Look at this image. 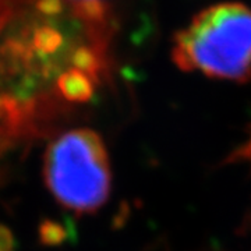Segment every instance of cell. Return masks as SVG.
<instances>
[{"mask_svg":"<svg viewBox=\"0 0 251 251\" xmlns=\"http://www.w3.org/2000/svg\"><path fill=\"white\" fill-rule=\"evenodd\" d=\"M16 242L9 227L0 225V251H14Z\"/></svg>","mask_w":251,"mask_h":251,"instance_id":"obj_5","label":"cell"},{"mask_svg":"<svg viewBox=\"0 0 251 251\" xmlns=\"http://www.w3.org/2000/svg\"><path fill=\"white\" fill-rule=\"evenodd\" d=\"M249 159H251V141L249 143V145H247V148H246V153H244Z\"/></svg>","mask_w":251,"mask_h":251,"instance_id":"obj_6","label":"cell"},{"mask_svg":"<svg viewBox=\"0 0 251 251\" xmlns=\"http://www.w3.org/2000/svg\"><path fill=\"white\" fill-rule=\"evenodd\" d=\"M172 59L209 78L251 80V9L226 1L201 10L175 35Z\"/></svg>","mask_w":251,"mask_h":251,"instance_id":"obj_2","label":"cell"},{"mask_svg":"<svg viewBox=\"0 0 251 251\" xmlns=\"http://www.w3.org/2000/svg\"><path fill=\"white\" fill-rule=\"evenodd\" d=\"M110 6L0 0V161L56 131L108 72Z\"/></svg>","mask_w":251,"mask_h":251,"instance_id":"obj_1","label":"cell"},{"mask_svg":"<svg viewBox=\"0 0 251 251\" xmlns=\"http://www.w3.org/2000/svg\"><path fill=\"white\" fill-rule=\"evenodd\" d=\"M66 229L56 222H45L41 226V239L45 244H59L66 239Z\"/></svg>","mask_w":251,"mask_h":251,"instance_id":"obj_4","label":"cell"},{"mask_svg":"<svg viewBox=\"0 0 251 251\" xmlns=\"http://www.w3.org/2000/svg\"><path fill=\"white\" fill-rule=\"evenodd\" d=\"M44 180L54 200L78 215L97 212L112 190L109 153L92 128H70L52 138L44 158Z\"/></svg>","mask_w":251,"mask_h":251,"instance_id":"obj_3","label":"cell"}]
</instances>
